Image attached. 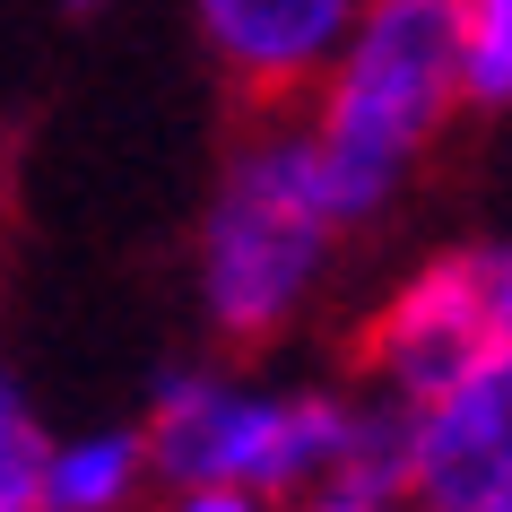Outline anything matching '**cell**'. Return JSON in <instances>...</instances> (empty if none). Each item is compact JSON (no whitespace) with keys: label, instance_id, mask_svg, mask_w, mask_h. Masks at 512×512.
<instances>
[{"label":"cell","instance_id":"cell-1","mask_svg":"<svg viewBox=\"0 0 512 512\" xmlns=\"http://www.w3.org/2000/svg\"><path fill=\"white\" fill-rule=\"evenodd\" d=\"M356 243V217L330 183L322 148L296 105L261 113L226 148L200 226H191V304L217 348H278L322 313L339 252Z\"/></svg>","mask_w":512,"mask_h":512},{"label":"cell","instance_id":"cell-2","mask_svg":"<svg viewBox=\"0 0 512 512\" xmlns=\"http://www.w3.org/2000/svg\"><path fill=\"white\" fill-rule=\"evenodd\" d=\"M304 131L348 200L356 235L400 209L434 139L469 113L460 87V0H356L339 53L304 87Z\"/></svg>","mask_w":512,"mask_h":512},{"label":"cell","instance_id":"cell-3","mask_svg":"<svg viewBox=\"0 0 512 512\" xmlns=\"http://www.w3.org/2000/svg\"><path fill=\"white\" fill-rule=\"evenodd\" d=\"M139 443L157 460V486L217 478L296 504L356 452L391 443V400H374L365 382L348 391V382H252L226 365H165L139 408Z\"/></svg>","mask_w":512,"mask_h":512},{"label":"cell","instance_id":"cell-4","mask_svg":"<svg viewBox=\"0 0 512 512\" xmlns=\"http://www.w3.org/2000/svg\"><path fill=\"white\" fill-rule=\"evenodd\" d=\"M495 339H512V235H469L391 278L382 304L356 322L348 356L374 400L408 408L417 391L452 382Z\"/></svg>","mask_w":512,"mask_h":512},{"label":"cell","instance_id":"cell-5","mask_svg":"<svg viewBox=\"0 0 512 512\" xmlns=\"http://www.w3.org/2000/svg\"><path fill=\"white\" fill-rule=\"evenodd\" d=\"M391 426L417 512H512V339L391 408Z\"/></svg>","mask_w":512,"mask_h":512},{"label":"cell","instance_id":"cell-6","mask_svg":"<svg viewBox=\"0 0 512 512\" xmlns=\"http://www.w3.org/2000/svg\"><path fill=\"white\" fill-rule=\"evenodd\" d=\"M356 0H191V35L217 61V79L243 105H304V87L322 79V61L339 53Z\"/></svg>","mask_w":512,"mask_h":512},{"label":"cell","instance_id":"cell-7","mask_svg":"<svg viewBox=\"0 0 512 512\" xmlns=\"http://www.w3.org/2000/svg\"><path fill=\"white\" fill-rule=\"evenodd\" d=\"M148 495H157V460L139 443V417L44 443V512H148Z\"/></svg>","mask_w":512,"mask_h":512},{"label":"cell","instance_id":"cell-8","mask_svg":"<svg viewBox=\"0 0 512 512\" xmlns=\"http://www.w3.org/2000/svg\"><path fill=\"white\" fill-rule=\"evenodd\" d=\"M460 87L469 113H512V0H460Z\"/></svg>","mask_w":512,"mask_h":512},{"label":"cell","instance_id":"cell-9","mask_svg":"<svg viewBox=\"0 0 512 512\" xmlns=\"http://www.w3.org/2000/svg\"><path fill=\"white\" fill-rule=\"evenodd\" d=\"M44 417H35L27 382L0 365V512H44Z\"/></svg>","mask_w":512,"mask_h":512},{"label":"cell","instance_id":"cell-10","mask_svg":"<svg viewBox=\"0 0 512 512\" xmlns=\"http://www.w3.org/2000/svg\"><path fill=\"white\" fill-rule=\"evenodd\" d=\"M287 512H417L408 486H400V426H391V443L356 452L348 469H330L322 486H304Z\"/></svg>","mask_w":512,"mask_h":512},{"label":"cell","instance_id":"cell-11","mask_svg":"<svg viewBox=\"0 0 512 512\" xmlns=\"http://www.w3.org/2000/svg\"><path fill=\"white\" fill-rule=\"evenodd\" d=\"M148 512H287L278 495H252V486H217V478H183V486H157Z\"/></svg>","mask_w":512,"mask_h":512},{"label":"cell","instance_id":"cell-12","mask_svg":"<svg viewBox=\"0 0 512 512\" xmlns=\"http://www.w3.org/2000/svg\"><path fill=\"white\" fill-rule=\"evenodd\" d=\"M70 9H113V0H70Z\"/></svg>","mask_w":512,"mask_h":512}]
</instances>
